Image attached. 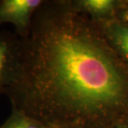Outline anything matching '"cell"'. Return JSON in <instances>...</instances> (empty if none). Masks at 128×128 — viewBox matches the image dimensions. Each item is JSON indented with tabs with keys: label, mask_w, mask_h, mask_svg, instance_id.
I'll return each mask as SVG.
<instances>
[{
	"label": "cell",
	"mask_w": 128,
	"mask_h": 128,
	"mask_svg": "<svg viewBox=\"0 0 128 128\" xmlns=\"http://www.w3.org/2000/svg\"><path fill=\"white\" fill-rule=\"evenodd\" d=\"M68 20L34 15L20 39L18 65L4 95L11 106L42 123L117 103L124 84L106 56Z\"/></svg>",
	"instance_id": "1"
},
{
	"label": "cell",
	"mask_w": 128,
	"mask_h": 128,
	"mask_svg": "<svg viewBox=\"0 0 128 128\" xmlns=\"http://www.w3.org/2000/svg\"><path fill=\"white\" fill-rule=\"evenodd\" d=\"M41 0H0V25H14L20 38L28 34L32 18L42 5Z\"/></svg>",
	"instance_id": "2"
},
{
	"label": "cell",
	"mask_w": 128,
	"mask_h": 128,
	"mask_svg": "<svg viewBox=\"0 0 128 128\" xmlns=\"http://www.w3.org/2000/svg\"><path fill=\"white\" fill-rule=\"evenodd\" d=\"M21 38L16 32L0 30V95L12 80L18 60Z\"/></svg>",
	"instance_id": "3"
},
{
	"label": "cell",
	"mask_w": 128,
	"mask_h": 128,
	"mask_svg": "<svg viewBox=\"0 0 128 128\" xmlns=\"http://www.w3.org/2000/svg\"><path fill=\"white\" fill-rule=\"evenodd\" d=\"M0 128H47L42 122L11 106V113Z\"/></svg>",
	"instance_id": "4"
},
{
	"label": "cell",
	"mask_w": 128,
	"mask_h": 128,
	"mask_svg": "<svg viewBox=\"0 0 128 128\" xmlns=\"http://www.w3.org/2000/svg\"><path fill=\"white\" fill-rule=\"evenodd\" d=\"M113 1L111 0H88L84 1L83 5L96 12H104L111 9Z\"/></svg>",
	"instance_id": "5"
},
{
	"label": "cell",
	"mask_w": 128,
	"mask_h": 128,
	"mask_svg": "<svg viewBox=\"0 0 128 128\" xmlns=\"http://www.w3.org/2000/svg\"><path fill=\"white\" fill-rule=\"evenodd\" d=\"M118 43L128 57V28H123L118 35Z\"/></svg>",
	"instance_id": "6"
},
{
	"label": "cell",
	"mask_w": 128,
	"mask_h": 128,
	"mask_svg": "<svg viewBox=\"0 0 128 128\" xmlns=\"http://www.w3.org/2000/svg\"><path fill=\"white\" fill-rule=\"evenodd\" d=\"M124 18H125V19H126V21L128 22V9L126 10V12H125Z\"/></svg>",
	"instance_id": "7"
}]
</instances>
